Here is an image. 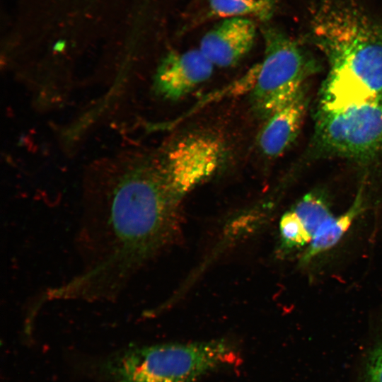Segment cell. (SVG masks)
<instances>
[{"label":"cell","instance_id":"obj_7","mask_svg":"<svg viewBox=\"0 0 382 382\" xmlns=\"http://www.w3.org/2000/svg\"><path fill=\"white\" fill-rule=\"evenodd\" d=\"M256 33L249 18H224L202 37L199 50L214 66L230 67L250 51Z\"/></svg>","mask_w":382,"mask_h":382},{"label":"cell","instance_id":"obj_6","mask_svg":"<svg viewBox=\"0 0 382 382\" xmlns=\"http://www.w3.org/2000/svg\"><path fill=\"white\" fill-rule=\"evenodd\" d=\"M214 66L198 50L170 52L162 60L155 76V88L164 98L178 100L212 75Z\"/></svg>","mask_w":382,"mask_h":382},{"label":"cell","instance_id":"obj_5","mask_svg":"<svg viewBox=\"0 0 382 382\" xmlns=\"http://www.w3.org/2000/svg\"><path fill=\"white\" fill-rule=\"evenodd\" d=\"M226 156L221 139L208 133H195L171 144L161 163L183 193L214 174Z\"/></svg>","mask_w":382,"mask_h":382},{"label":"cell","instance_id":"obj_12","mask_svg":"<svg viewBox=\"0 0 382 382\" xmlns=\"http://www.w3.org/2000/svg\"><path fill=\"white\" fill-rule=\"evenodd\" d=\"M280 231L286 247L302 246L311 239L293 211L286 213L280 221Z\"/></svg>","mask_w":382,"mask_h":382},{"label":"cell","instance_id":"obj_3","mask_svg":"<svg viewBox=\"0 0 382 382\" xmlns=\"http://www.w3.org/2000/svg\"><path fill=\"white\" fill-rule=\"evenodd\" d=\"M264 56L250 92L251 106L265 120L305 86L314 71L311 59L291 37L276 28H262Z\"/></svg>","mask_w":382,"mask_h":382},{"label":"cell","instance_id":"obj_11","mask_svg":"<svg viewBox=\"0 0 382 382\" xmlns=\"http://www.w3.org/2000/svg\"><path fill=\"white\" fill-rule=\"evenodd\" d=\"M311 241L318 231L334 216L322 195H306L292 210Z\"/></svg>","mask_w":382,"mask_h":382},{"label":"cell","instance_id":"obj_8","mask_svg":"<svg viewBox=\"0 0 382 382\" xmlns=\"http://www.w3.org/2000/svg\"><path fill=\"white\" fill-rule=\"evenodd\" d=\"M308 106L305 86L272 113L257 137V145L268 158L282 155L297 138Z\"/></svg>","mask_w":382,"mask_h":382},{"label":"cell","instance_id":"obj_13","mask_svg":"<svg viewBox=\"0 0 382 382\" xmlns=\"http://www.w3.org/2000/svg\"><path fill=\"white\" fill-rule=\"evenodd\" d=\"M359 382H382V340L369 352Z\"/></svg>","mask_w":382,"mask_h":382},{"label":"cell","instance_id":"obj_9","mask_svg":"<svg viewBox=\"0 0 382 382\" xmlns=\"http://www.w3.org/2000/svg\"><path fill=\"white\" fill-rule=\"evenodd\" d=\"M361 199L358 195L352 207L339 217L325 224L311 241L302 260L309 262L315 256L331 248L340 240L361 210Z\"/></svg>","mask_w":382,"mask_h":382},{"label":"cell","instance_id":"obj_4","mask_svg":"<svg viewBox=\"0 0 382 382\" xmlns=\"http://www.w3.org/2000/svg\"><path fill=\"white\" fill-rule=\"evenodd\" d=\"M316 122L318 142L330 153L364 158L382 150V99L319 105Z\"/></svg>","mask_w":382,"mask_h":382},{"label":"cell","instance_id":"obj_1","mask_svg":"<svg viewBox=\"0 0 382 382\" xmlns=\"http://www.w3.org/2000/svg\"><path fill=\"white\" fill-rule=\"evenodd\" d=\"M311 36L328 63L320 105L382 99V25L345 3H323Z\"/></svg>","mask_w":382,"mask_h":382},{"label":"cell","instance_id":"obj_10","mask_svg":"<svg viewBox=\"0 0 382 382\" xmlns=\"http://www.w3.org/2000/svg\"><path fill=\"white\" fill-rule=\"evenodd\" d=\"M209 14L219 18L254 17L269 20L274 9V0H208Z\"/></svg>","mask_w":382,"mask_h":382},{"label":"cell","instance_id":"obj_2","mask_svg":"<svg viewBox=\"0 0 382 382\" xmlns=\"http://www.w3.org/2000/svg\"><path fill=\"white\" fill-rule=\"evenodd\" d=\"M239 361L232 342L216 339L130 347L110 357L103 371L110 382H197Z\"/></svg>","mask_w":382,"mask_h":382}]
</instances>
